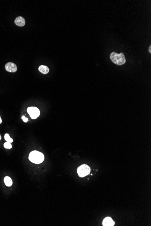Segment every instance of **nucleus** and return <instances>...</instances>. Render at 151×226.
<instances>
[{"instance_id": "1", "label": "nucleus", "mask_w": 151, "mask_h": 226, "mask_svg": "<svg viewBox=\"0 0 151 226\" xmlns=\"http://www.w3.org/2000/svg\"><path fill=\"white\" fill-rule=\"evenodd\" d=\"M110 58L112 62L119 65H124L126 61L125 57L123 52L118 54L115 52H112L110 55Z\"/></svg>"}, {"instance_id": "2", "label": "nucleus", "mask_w": 151, "mask_h": 226, "mask_svg": "<svg viewBox=\"0 0 151 226\" xmlns=\"http://www.w3.org/2000/svg\"><path fill=\"white\" fill-rule=\"evenodd\" d=\"M29 159L30 161L35 164H40L44 161L45 157L41 152L37 151L31 152L30 154Z\"/></svg>"}, {"instance_id": "3", "label": "nucleus", "mask_w": 151, "mask_h": 226, "mask_svg": "<svg viewBox=\"0 0 151 226\" xmlns=\"http://www.w3.org/2000/svg\"><path fill=\"white\" fill-rule=\"evenodd\" d=\"M77 172L80 177H84L90 174L91 168L87 164H83L78 167Z\"/></svg>"}, {"instance_id": "4", "label": "nucleus", "mask_w": 151, "mask_h": 226, "mask_svg": "<svg viewBox=\"0 0 151 226\" xmlns=\"http://www.w3.org/2000/svg\"><path fill=\"white\" fill-rule=\"evenodd\" d=\"M27 112L32 119H36L40 115V110L36 107H29Z\"/></svg>"}, {"instance_id": "5", "label": "nucleus", "mask_w": 151, "mask_h": 226, "mask_svg": "<svg viewBox=\"0 0 151 226\" xmlns=\"http://www.w3.org/2000/svg\"><path fill=\"white\" fill-rule=\"evenodd\" d=\"M5 69L8 72H15L17 70V67L14 63L8 62L5 65Z\"/></svg>"}, {"instance_id": "6", "label": "nucleus", "mask_w": 151, "mask_h": 226, "mask_svg": "<svg viewBox=\"0 0 151 226\" xmlns=\"http://www.w3.org/2000/svg\"><path fill=\"white\" fill-rule=\"evenodd\" d=\"M15 24L20 27H23L25 25V20L24 18L22 16H19L15 20Z\"/></svg>"}, {"instance_id": "7", "label": "nucleus", "mask_w": 151, "mask_h": 226, "mask_svg": "<svg viewBox=\"0 0 151 226\" xmlns=\"http://www.w3.org/2000/svg\"><path fill=\"white\" fill-rule=\"evenodd\" d=\"M114 224V222L110 217L105 218L102 223V225L104 226H113Z\"/></svg>"}, {"instance_id": "8", "label": "nucleus", "mask_w": 151, "mask_h": 226, "mask_svg": "<svg viewBox=\"0 0 151 226\" xmlns=\"http://www.w3.org/2000/svg\"><path fill=\"white\" fill-rule=\"evenodd\" d=\"M39 70L40 72L43 74H47L50 71V69L47 66L41 65L39 67Z\"/></svg>"}, {"instance_id": "9", "label": "nucleus", "mask_w": 151, "mask_h": 226, "mask_svg": "<svg viewBox=\"0 0 151 226\" xmlns=\"http://www.w3.org/2000/svg\"><path fill=\"white\" fill-rule=\"evenodd\" d=\"M4 182L6 186L10 187L12 186L13 182L9 176H5L4 178Z\"/></svg>"}, {"instance_id": "10", "label": "nucleus", "mask_w": 151, "mask_h": 226, "mask_svg": "<svg viewBox=\"0 0 151 226\" xmlns=\"http://www.w3.org/2000/svg\"><path fill=\"white\" fill-rule=\"evenodd\" d=\"M4 138H5V140L6 141V142H8L11 143H12L13 141V139L10 137V135L8 134H5L4 136Z\"/></svg>"}, {"instance_id": "11", "label": "nucleus", "mask_w": 151, "mask_h": 226, "mask_svg": "<svg viewBox=\"0 0 151 226\" xmlns=\"http://www.w3.org/2000/svg\"><path fill=\"white\" fill-rule=\"evenodd\" d=\"M4 147L5 149H10L12 148V145H11L10 143L8 142H5V143L4 144Z\"/></svg>"}, {"instance_id": "12", "label": "nucleus", "mask_w": 151, "mask_h": 226, "mask_svg": "<svg viewBox=\"0 0 151 226\" xmlns=\"http://www.w3.org/2000/svg\"><path fill=\"white\" fill-rule=\"evenodd\" d=\"M22 119L23 120V121L25 122H27L28 121V120H29L27 118L25 117L24 116H23L22 117Z\"/></svg>"}, {"instance_id": "13", "label": "nucleus", "mask_w": 151, "mask_h": 226, "mask_svg": "<svg viewBox=\"0 0 151 226\" xmlns=\"http://www.w3.org/2000/svg\"><path fill=\"white\" fill-rule=\"evenodd\" d=\"M149 52L151 53V46H150V47H149Z\"/></svg>"}, {"instance_id": "14", "label": "nucleus", "mask_w": 151, "mask_h": 226, "mask_svg": "<svg viewBox=\"0 0 151 226\" xmlns=\"http://www.w3.org/2000/svg\"><path fill=\"white\" fill-rule=\"evenodd\" d=\"M2 122V120H1V118L0 117V124H1Z\"/></svg>"}, {"instance_id": "15", "label": "nucleus", "mask_w": 151, "mask_h": 226, "mask_svg": "<svg viewBox=\"0 0 151 226\" xmlns=\"http://www.w3.org/2000/svg\"><path fill=\"white\" fill-rule=\"evenodd\" d=\"M1 139V135L0 134V140Z\"/></svg>"}]
</instances>
